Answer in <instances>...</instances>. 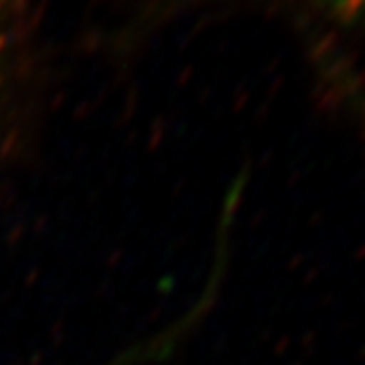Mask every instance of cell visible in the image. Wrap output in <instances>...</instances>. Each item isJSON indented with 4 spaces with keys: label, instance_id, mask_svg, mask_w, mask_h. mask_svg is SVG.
<instances>
[{
    "label": "cell",
    "instance_id": "obj_1",
    "mask_svg": "<svg viewBox=\"0 0 365 365\" xmlns=\"http://www.w3.org/2000/svg\"><path fill=\"white\" fill-rule=\"evenodd\" d=\"M331 6L345 11V13H364L365 11V0H325Z\"/></svg>",
    "mask_w": 365,
    "mask_h": 365
}]
</instances>
